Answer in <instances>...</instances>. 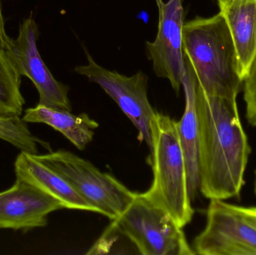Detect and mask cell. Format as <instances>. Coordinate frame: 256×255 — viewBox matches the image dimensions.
I'll return each instance as SVG.
<instances>
[{
	"label": "cell",
	"mask_w": 256,
	"mask_h": 255,
	"mask_svg": "<svg viewBox=\"0 0 256 255\" xmlns=\"http://www.w3.org/2000/svg\"><path fill=\"white\" fill-rule=\"evenodd\" d=\"M0 139L32 154H37L38 144H43L32 135L25 121L18 115H0Z\"/></svg>",
	"instance_id": "obj_16"
},
{
	"label": "cell",
	"mask_w": 256,
	"mask_h": 255,
	"mask_svg": "<svg viewBox=\"0 0 256 255\" xmlns=\"http://www.w3.org/2000/svg\"><path fill=\"white\" fill-rule=\"evenodd\" d=\"M218 4L230 2H242V1H254V0H216Z\"/></svg>",
	"instance_id": "obj_20"
},
{
	"label": "cell",
	"mask_w": 256,
	"mask_h": 255,
	"mask_svg": "<svg viewBox=\"0 0 256 255\" xmlns=\"http://www.w3.org/2000/svg\"><path fill=\"white\" fill-rule=\"evenodd\" d=\"M158 34L146 42L148 55L156 76L167 79L177 94L185 73L183 50L184 11L182 0H168L159 9Z\"/></svg>",
	"instance_id": "obj_9"
},
{
	"label": "cell",
	"mask_w": 256,
	"mask_h": 255,
	"mask_svg": "<svg viewBox=\"0 0 256 255\" xmlns=\"http://www.w3.org/2000/svg\"><path fill=\"white\" fill-rule=\"evenodd\" d=\"M254 191H255V194L256 196V170L255 172V184H254Z\"/></svg>",
	"instance_id": "obj_22"
},
{
	"label": "cell",
	"mask_w": 256,
	"mask_h": 255,
	"mask_svg": "<svg viewBox=\"0 0 256 255\" xmlns=\"http://www.w3.org/2000/svg\"><path fill=\"white\" fill-rule=\"evenodd\" d=\"M218 5L230 28L244 81L256 58V0Z\"/></svg>",
	"instance_id": "obj_13"
},
{
	"label": "cell",
	"mask_w": 256,
	"mask_h": 255,
	"mask_svg": "<svg viewBox=\"0 0 256 255\" xmlns=\"http://www.w3.org/2000/svg\"><path fill=\"white\" fill-rule=\"evenodd\" d=\"M185 61V59H184ZM184 91L185 109L180 121H176V128L184 153L188 170V190L191 199L200 190L198 169V118L196 104L197 80L194 70L185 61V73L182 78Z\"/></svg>",
	"instance_id": "obj_12"
},
{
	"label": "cell",
	"mask_w": 256,
	"mask_h": 255,
	"mask_svg": "<svg viewBox=\"0 0 256 255\" xmlns=\"http://www.w3.org/2000/svg\"><path fill=\"white\" fill-rule=\"evenodd\" d=\"M12 40L7 33L4 28V19L2 13L1 4H0V50L6 52L10 59L12 56Z\"/></svg>",
	"instance_id": "obj_19"
},
{
	"label": "cell",
	"mask_w": 256,
	"mask_h": 255,
	"mask_svg": "<svg viewBox=\"0 0 256 255\" xmlns=\"http://www.w3.org/2000/svg\"><path fill=\"white\" fill-rule=\"evenodd\" d=\"M112 221L116 229L127 237L141 255H196L183 228L142 193H136L124 212Z\"/></svg>",
	"instance_id": "obj_4"
},
{
	"label": "cell",
	"mask_w": 256,
	"mask_h": 255,
	"mask_svg": "<svg viewBox=\"0 0 256 255\" xmlns=\"http://www.w3.org/2000/svg\"><path fill=\"white\" fill-rule=\"evenodd\" d=\"M183 50L206 94L237 99L243 80L230 28L220 12L184 22Z\"/></svg>",
	"instance_id": "obj_2"
},
{
	"label": "cell",
	"mask_w": 256,
	"mask_h": 255,
	"mask_svg": "<svg viewBox=\"0 0 256 255\" xmlns=\"http://www.w3.org/2000/svg\"><path fill=\"white\" fill-rule=\"evenodd\" d=\"M36 157L58 172L96 208L97 214L114 220L132 202L136 193L115 177L100 172L88 160L67 151H57Z\"/></svg>",
	"instance_id": "obj_5"
},
{
	"label": "cell",
	"mask_w": 256,
	"mask_h": 255,
	"mask_svg": "<svg viewBox=\"0 0 256 255\" xmlns=\"http://www.w3.org/2000/svg\"><path fill=\"white\" fill-rule=\"evenodd\" d=\"M88 63L78 66L75 71L98 84L130 120L137 131L138 139L152 148V122L156 111L148 97V78L142 71L128 76L108 70L98 64L88 52Z\"/></svg>",
	"instance_id": "obj_6"
},
{
	"label": "cell",
	"mask_w": 256,
	"mask_h": 255,
	"mask_svg": "<svg viewBox=\"0 0 256 255\" xmlns=\"http://www.w3.org/2000/svg\"><path fill=\"white\" fill-rule=\"evenodd\" d=\"M200 190L208 199L240 196L251 148L236 99L206 94L197 82Z\"/></svg>",
	"instance_id": "obj_1"
},
{
	"label": "cell",
	"mask_w": 256,
	"mask_h": 255,
	"mask_svg": "<svg viewBox=\"0 0 256 255\" xmlns=\"http://www.w3.org/2000/svg\"><path fill=\"white\" fill-rule=\"evenodd\" d=\"M156 2V4H158V10H159L161 6H162V4H164V2H162V0H155Z\"/></svg>",
	"instance_id": "obj_21"
},
{
	"label": "cell",
	"mask_w": 256,
	"mask_h": 255,
	"mask_svg": "<svg viewBox=\"0 0 256 255\" xmlns=\"http://www.w3.org/2000/svg\"><path fill=\"white\" fill-rule=\"evenodd\" d=\"M63 208L48 193L16 178L10 188L0 193V229L27 232L44 227L48 215Z\"/></svg>",
	"instance_id": "obj_10"
},
{
	"label": "cell",
	"mask_w": 256,
	"mask_h": 255,
	"mask_svg": "<svg viewBox=\"0 0 256 255\" xmlns=\"http://www.w3.org/2000/svg\"><path fill=\"white\" fill-rule=\"evenodd\" d=\"M22 120L50 126L67 138L78 149L84 150L92 141L98 123L86 113L75 115L70 111L38 104L27 109Z\"/></svg>",
	"instance_id": "obj_14"
},
{
	"label": "cell",
	"mask_w": 256,
	"mask_h": 255,
	"mask_svg": "<svg viewBox=\"0 0 256 255\" xmlns=\"http://www.w3.org/2000/svg\"><path fill=\"white\" fill-rule=\"evenodd\" d=\"M16 178L25 180L58 200L66 209L91 211L96 208L85 200L72 185L52 168L36 157L21 151L14 163Z\"/></svg>",
	"instance_id": "obj_11"
},
{
	"label": "cell",
	"mask_w": 256,
	"mask_h": 255,
	"mask_svg": "<svg viewBox=\"0 0 256 255\" xmlns=\"http://www.w3.org/2000/svg\"><path fill=\"white\" fill-rule=\"evenodd\" d=\"M152 139L150 164L153 181L143 196L165 210L184 229L192 220L194 210L176 121L168 115L155 112L152 122Z\"/></svg>",
	"instance_id": "obj_3"
},
{
	"label": "cell",
	"mask_w": 256,
	"mask_h": 255,
	"mask_svg": "<svg viewBox=\"0 0 256 255\" xmlns=\"http://www.w3.org/2000/svg\"><path fill=\"white\" fill-rule=\"evenodd\" d=\"M20 79L8 55L0 50V115L22 114L25 100L20 92Z\"/></svg>",
	"instance_id": "obj_15"
},
{
	"label": "cell",
	"mask_w": 256,
	"mask_h": 255,
	"mask_svg": "<svg viewBox=\"0 0 256 255\" xmlns=\"http://www.w3.org/2000/svg\"><path fill=\"white\" fill-rule=\"evenodd\" d=\"M192 250L201 255H256V231L228 203L210 199L206 227L194 240Z\"/></svg>",
	"instance_id": "obj_7"
},
{
	"label": "cell",
	"mask_w": 256,
	"mask_h": 255,
	"mask_svg": "<svg viewBox=\"0 0 256 255\" xmlns=\"http://www.w3.org/2000/svg\"><path fill=\"white\" fill-rule=\"evenodd\" d=\"M38 27L32 16L20 25L12 40L10 61L21 76L28 78L37 88L38 104L72 112L67 85L57 81L42 59L37 46Z\"/></svg>",
	"instance_id": "obj_8"
},
{
	"label": "cell",
	"mask_w": 256,
	"mask_h": 255,
	"mask_svg": "<svg viewBox=\"0 0 256 255\" xmlns=\"http://www.w3.org/2000/svg\"><path fill=\"white\" fill-rule=\"evenodd\" d=\"M243 82L246 118L251 126L256 127V58Z\"/></svg>",
	"instance_id": "obj_17"
},
{
	"label": "cell",
	"mask_w": 256,
	"mask_h": 255,
	"mask_svg": "<svg viewBox=\"0 0 256 255\" xmlns=\"http://www.w3.org/2000/svg\"><path fill=\"white\" fill-rule=\"evenodd\" d=\"M230 208L256 231V207H243L228 203Z\"/></svg>",
	"instance_id": "obj_18"
}]
</instances>
